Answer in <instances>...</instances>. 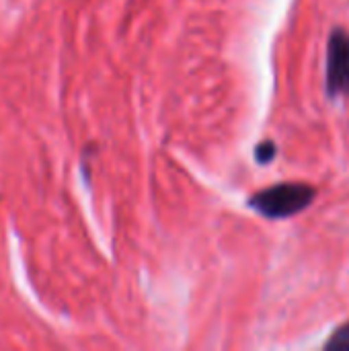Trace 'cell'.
<instances>
[{
    "label": "cell",
    "mask_w": 349,
    "mask_h": 351,
    "mask_svg": "<svg viewBox=\"0 0 349 351\" xmlns=\"http://www.w3.org/2000/svg\"><path fill=\"white\" fill-rule=\"evenodd\" d=\"M255 156H257V160H259L261 165L272 162V160L276 158V144H274V142H263V144H259L257 150H255Z\"/></svg>",
    "instance_id": "277c9868"
},
{
    "label": "cell",
    "mask_w": 349,
    "mask_h": 351,
    "mask_svg": "<svg viewBox=\"0 0 349 351\" xmlns=\"http://www.w3.org/2000/svg\"><path fill=\"white\" fill-rule=\"evenodd\" d=\"M327 93L333 99L349 97V33L337 27L327 45Z\"/></svg>",
    "instance_id": "7a4b0ae2"
},
{
    "label": "cell",
    "mask_w": 349,
    "mask_h": 351,
    "mask_svg": "<svg viewBox=\"0 0 349 351\" xmlns=\"http://www.w3.org/2000/svg\"><path fill=\"white\" fill-rule=\"evenodd\" d=\"M325 350H339V351H349V323L341 325L339 329L333 331V335L327 339L325 343Z\"/></svg>",
    "instance_id": "3957f363"
},
{
    "label": "cell",
    "mask_w": 349,
    "mask_h": 351,
    "mask_svg": "<svg viewBox=\"0 0 349 351\" xmlns=\"http://www.w3.org/2000/svg\"><path fill=\"white\" fill-rule=\"evenodd\" d=\"M317 197V189L309 183H278L249 199V206L269 220H284L306 210Z\"/></svg>",
    "instance_id": "6da1fadb"
}]
</instances>
